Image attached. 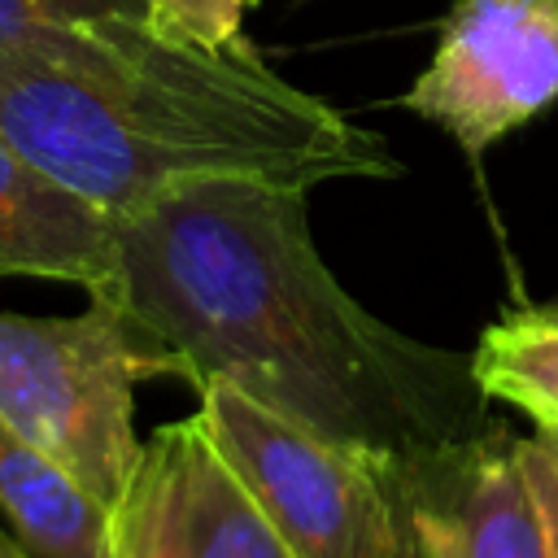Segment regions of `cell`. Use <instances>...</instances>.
Returning <instances> with one entry per match:
<instances>
[{
    "instance_id": "obj_14",
    "label": "cell",
    "mask_w": 558,
    "mask_h": 558,
    "mask_svg": "<svg viewBox=\"0 0 558 558\" xmlns=\"http://www.w3.org/2000/svg\"><path fill=\"white\" fill-rule=\"evenodd\" d=\"M0 558H35V554H31L13 532H0Z\"/></svg>"
},
{
    "instance_id": "obj_9",
    "label": "cell",
    "mask_w": 558,
    "mask_h": 558,
    "mask_svg": "<svg viewBox=\"0 0 558 558\" xmlns=\"http://www.w3.org/2000/svg\"><path fill=\"white\" fill-rule=\"evenodd\" d=\"M0 514L35 558H109V506L0 423Z\"/></svg>"
},
{
    "instance_id": "obj_13",
    "label": "cell",
    "mask_w": 558,
    "mask_h": 558,
    "mask_svg": "<svg viewBox=\"0 0 558 558\" xmlns=\"http://www.w3.org/2000/svg\"><path fill=\"white\" fill-rule=\"evenodd\" d=\"M514 458H519V471H523L532 501L541 510L549 558H558V432L514 436Z\"/></svg>"
},
{
    "instance_id": "obj_7",
    "label": "cell",
    "mask_w": 558,
    "mask_h": 558,
    "mask_svg": "<svg viewBox=\"0 0 558 558\" xmlns=\"http://www.w3.org/2000/svg\"><path fill=\"white\" fill-rule=\"evenodd\" d=\"M384 480L401 558H549L514 436L497 418L466 440L388 462Z\"/></svg>"
},
{
    "instance_id": "obj_3",
    "label": "cell",
    "mask_w": 558,
    "mask_h": 558,
    "mask_svg": "<svg viewBox=\"0 0 558 558\" xmlns=\"http://www.w3.org/2000/svg\"><path fill=\"white\" fill-rule=\"evenodd\" d=\"M179 375L166 344L126 310L92 296L83 314H0V423L52 453L113 506L135 471V388Z\"/></svg>"
},
{
    "instance_id": "obj_4",
    "label": "cell",
    "mask_w": 558,
    "mask_h": 558,
    "mask_svg": "<svg viewBox=\"0 0 558 558\" xmlns=\"http://www.w3.org/2000/svg\"><path fill=\"white\" fill-rule=\"evenodd\" d=\"M201 423L296 558H401L384 466L231 384L201 388Z\"/></svg>"
},
{
    "instance_id": "obj_11",
    "label": "cell",
    "mask_w": 558,
    "mask_h": 558,
    "mask_svg": "<svg viewBox=\"0 0 558 558\" xmlns=\"http://www.w3.org/2000/svg\"><path fill=\"white\" fill-rule=\"evenodd\" d=\"M100 17H148L144 0H0V52Z\"/></svg>"
},
{
    "instance_id": "obj_2",
    "label": "cell",
    "mask_w": 558,
    "mask_h": 558,
    "mask_svg": "<svg viewBox=\"0 0 558 558\" xmlns=\"http://www.w3.org/2000/svg\"><path fill=\"white\" fill-rule=\"evenodd\" d=\"M0 131L113 218L192 179L314 192L401 174L379 131L292 87L248 39L201 48L148 17H100L4 48Z\"/></svg>"
},
{
    "instance_id": "obj_12",
    "label": "cell",
    "mask_w": 558,
    "mask_h": 558,
    "mask_svg": "<svg viewBox=\"0 0 558 558\" xmlns=\"http://www.w3.org/2000/svg\"><path fill=\"white\" fill-rule=\"evenodd\" d=\"M253 0H144L148 22L174 39L201 48L244 44V13Z\"/></svg>"
},
{
    "instance_id": "obj_6",
    "label": "cell",
    "mask_w": 558,
    "mask_h": 558,
    "mask_svg": "<svg viewBox=\"0 0 558 558\" xmlns=\"http://www.w3.org/2000/svg\"><path fill=\"white\" fill-rule=\"evenodd\" d=\"M109 558H296L227 458L201 414L157 427L122 497L109 506Z\"/></svg>"
},
{
    "instance_id": "obj_10",
    "label": "cell",
    "mask_w": 558,
    "mask_h": 558,
    "mask_svg": "<svg viewBox=\"0 0 558 558\" xmlns=\"http://www.w3.org/2000/svg\"><path fill=\"white\" fill-rule=\"evenodd\" d=\"M471 371L488 401L523 410L536 432H558V301L493 318L471 349Z\"/></svg>"
},
{
    "instance_id": "obj_5",
    "label": "cell",
    "mask_w": 558,
    "mask_h": 558,
    "mask_svg": "<svg viewBox=\"0 0 558 558\" xmlns=\"http://www.w3.org/2000/svg\"><path fill=\"white\" fill-rule=\"evenodd\" d=\"M558 100V0H453L401 109L480 157Z\"/></svg>"
},
{
    "instance_id": "obj_8",
    "label": "cell",
    "mask_w": 558,
    "mask_h": 558,
    "mask_svg": "<svg viewBox=\"0 0 558 558\" xmlns=\"http://www.w3.org/2000/svg\"><path fill=\"white\" fill-rule=\"evenodd\" d=\"M118 218L44 174L0 131V275L61 279L96 292L113 266Z\"/></svg>"
},
{
    "instance_id": "obj_1",
    "label": "cell",
    "mask_w": 558,
    "mask_h": 558,
    "mask_svg": "<svg viewBox=\"0 0 558 558\" xmlns=\"http://www.w3.org/2000/svg\"><path fill=\"white\" fill-rule=\"evenodd\" d=\"M87 296L148 327L196 392L231 384L379 466L493 423L471 353L375 318L327 270L296 187L192 179L148 196L118 218Z\"/></svg>"
}]
</instances>
